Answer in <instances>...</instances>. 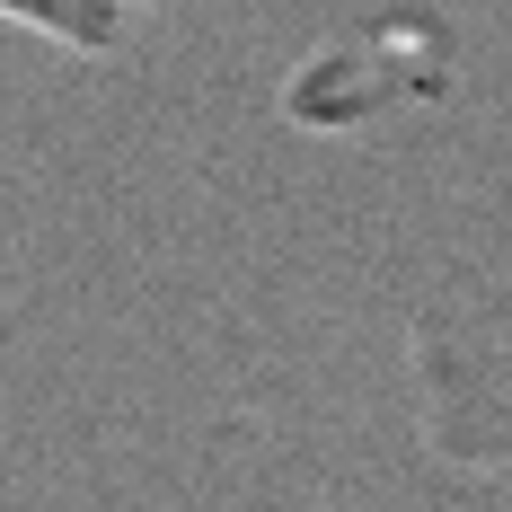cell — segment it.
Masks as SVG:
<instances>
[{"label":"cell","instance_id":"1","mask_svg":"<svg viewBox=\"0 0 512 512\" xmlns=\"http://www.w3.org/2000/svg\"><path fill=\"white\" fill-rule=\"evenodd\" d=\"M142 9L151 0H0V27H27L36 45L71 53V62H106Z\"/></svg>","mask_w":512,"mask_h":512}]
</instances>
